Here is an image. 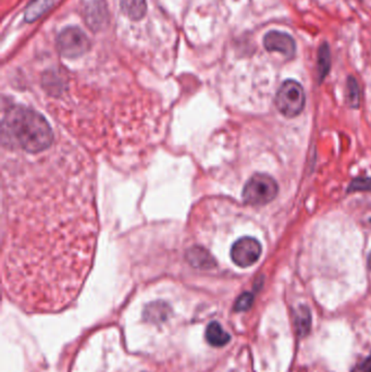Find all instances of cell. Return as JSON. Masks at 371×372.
<instances>
[{
	"label": "cell",
	"mask_w": 371,
	"mask_h": 372,
	"mask_svg": "<svg viewBox=\"0 0 371 372\" xmlns=\"http://www.w3.org/2000/svg\"><path fill=\"white\" fill-rule=\"evenodd\" d=\"M47 151L19 169L3 160L4 261L11 275L44 273L61 263L86 268L92 261L97 230L92 194L70 195L90 184L67 186L70 180L53 169L56 153Z\"/></svg>",
	"instance_id": "1"
},
{
	"label": "cell",
	"mask_w": 371,
	"mask_h": 372,
	"mask_svg": "<svg viewBox=\"0 0 371 372\" xmlns=\"http://www.w3.org/2000/svg\"><path fill=\"white\" fill-rule=\"evenodd\" d=\"M3 145L19 151L39 153L54 145L50 125L36 110L20 105L4 108Z\"/></svg>",
	"instance_id": "2"
},
{
	"label": "cell",
	"mask_w": 371,
	"mask_h": 372,
	"mask_svg": "<svg viewBox=\"0 0 371 372\" xmlns=\"http://www.w3.org/2000/svg\"><path fill=\"white\" fill-rule=\"evenodd\" d=\"M279 185L270 175L257 173L246 182L243 188V200L252 206L269 204L277 198Z\"/></svg>",
	"instance_id": "3"
},
{
	"label": "cell",
	"mask_w": 371,
	"mask_h": 372,
	"mask_svg": "<svg viewBox=\"0 0 371 372\" xmlns=\"http://www.w3.org/2000/svg\"><path fill=\"white\" fill-rule=\"evenodd\" d=\"M305 92L303 86L294 80H286L276 95V106L286 118H295L305 107Z\"/></svg>",
	"instance_id": "4"
},
{
	"label": "cell",
	"mask_w": 371,
	"mask_h": 372,
	"mask_svg": "<svg viewBox=\"0 0 371 372\" xmlns=\"http://www.w3.org/2000/svg\"><path fill=\"white\" fill-rule=\"evenodd\" d=\"M92 47L88 35L80 27L63 29L57 37V49L65 58L76 59L86 55Z\"/></svg>",
	"instance_id": "5"
},
{
	"label": "cell",
	"mask_w": 371,
	"mask_h": 372,
	"mask_svg": "<svg viewBox=\"0 0 371 372\" xmlns=\"http://www.w3.org/2000/svg\"><path fill=\"white\" fill-rule=\"evenodd\" d=\"M262 253V244L259 241L254 237L245 236L233 244L230 255L233 263H236L238 267L248 268L255 265L259 261Z\"/></svg>",
	"instance_id": "6"
},
{
	"label": "cell",
	"mask_w": 371,
	"mask_h": 372,
	"mask_svg": "<svg viewBox=\"0 0 371 372\" xmlns=\"http://www.w3.org/2000/svg\"><path fill=\"white\" fill-rule=\"evenodd\" d=\"M264 46L268 51H276L286 58H293L296 51L295 41L291 35L280 31H270L264 37Z\"/></svg>",
	"instance_id": "7"
},
{
	"label": "cell",
	"mask_w": 371,
	"mask_h": 372,
	"mask_svg": "<svg viewBox=\"0 0 371 372\" xmlns=\"http://www.w3.org/2000/svg\"><path fill=\"white\" fill-rule=\"evenodd\" d=\"M84 20L94 32L104 29L109 21V10L106 0H93L88 3L84 9Z\"/></svg>",
	"instance_id": "8"
},
{
	"label": "cell",
	"mask_w": 371,
	"mask_h": 372,
	"mask_svg": "<svg viewBox=\"0 0 371 372\" xmlns=\"http://www.w3.org/2000/svg\"><path fill=\"white\" fill-rule=\"evenodd\" d=\"M120 7L123 15L132 21H140L147 13L146 0H121Z\"/></svg>",
	"instance_id": "9"
},
{
	"label": "cell",
	"mask_w": 371,
	"mask_h": 372,
	"mask_svg": "<svg viewBox=\"0 0 371 372\" xmlns=\"http://www.w3.org/2000/svg\"><path fill=\"white\" fill-rule=\"evenodd\" d=\"M57 0H32L25 13V22L33 23L53 8Z\"/></svg>",
	"instance_id": "10"
},
{
	"label": "cell",
	"mask_w": 371,
	"mask_h": 372,
	"mask_svg": "<svg viewBox=\"0 0 371 372\" xmlns=\"http://www.w3.org/2000/svg\"><path fill=\"white\" fill-rule=\"evenodd\" d=\"M206 338L207 342L211 346L222 347V346L227 345L230 342L231 336L230 334L227 333L220 324L213 322L207 326Z\"/></svg>",
	"instance_id": "11"
},
{
	"label": "cell",
	"mask_w": 371,
	"mask_h": 372,
	"mask_svg": "<svg viewBox=\"0 0 371 372\" xmlns=\"http://www.w3.org/2000/svg\"><path fill=\"white\" fill-rule=\"evenodd\" d=\"M187 259L194 267L199 269H210L216 265L214 258L204 248L194 247L187 254Z\"/></svg>",
	"instance_id": "12"
},
{
	"label": "cell",
	"mask_w": 371,
	"mask_h": 372,
	"mask_svg": "<svg viewBox=\"0 0 371 372\" xmlns=\"http://www.w3.org/2000/svg\"><path fill=\"white\" fill-rule=\"evenodd\" d=\"M331 67V55L330 48L327 43L321 45L318 50V74H319V80L323 81V78L329 74Z\"/></svg>",
	"instance_id": "13"
},
{
	"label": "cell",
	"mask_w": 371,
	"mask_h": 372,
	"mask_svg": "<svg viewBox=\"0 0 371 372\" xmlns=\"http://www.w3.org/2000/svg\"><path fill=\"white\" fill-rule=\"evenodd\" d=\"M295 324L299 336H305L311 330V317L309 309L306 306H299L296 312Z\"/></svg>",
	"instance_id": "14"
},
{
	"label": "cell",
	"mask_w": 371,
	"mask_h": 372,
	"mask_svg": "<svg viewBox=\"0 0 371 372\" xmlns=\"http://www.w3.org/2000/svg\"><path fill=\"white\" fill-rule=\"evenodd\" d=\"M346 98L351 107L356 109L360 105V90H359L357 81L353 76H349V80H347Z\"/></svg>",
	"instance_id": "15"
},
{
	"label": "cell",
	"mask_w": 371,
	"mask_h": 372,
	"mask_svg": "<svg viewBox=\"0 0 371 372\" xmlns=\"http://www.w3.org/2000/svg\"><path fill=\"white\" fill-rule=\"evenodd\" d=\"M254 303V296L252 293H243L238 299H236V305H234V310L236 312H246L252 307Z\"/></svg>",
	"instance_id": "16"
},
{
	"label": "cell",
	"mask_w": 371,
	"mask_h": 372,
	"mask_svg": "<svg viewBox=\"0 0 371 372\" xmlns=\"http://www.w3.org/2000/svg\"><path fill=\"white\" fill-rule=\"evenodd\" d=\"M357 191H371V178L355 179L349 186V192H357Z\"/></svg>",
	"instance_id": "17"
},
{
	"label": "cell",
	"mask_w": 371,
	"mask_h": 372,
	"mask_svg": "<svg viewBox=\"0 0 371 372\" xmlns=\"http://www.w3.org/2000/svg\"><path fill=\"white\" fill-rule=\"evenodd\" d=\"M352 372H371V356L357 364Z\"/></svg>",
	"instance_id": "18"
},
{
	"label": "cell",
	"mask_w": 371,
	"mask_h": 372,
	"mask_svg": "<svg viewBox=\"0 0 371 372\" xmlns=\"http://www.w3.org/2000/svg\"><path fill=\"white\" fill-rule=\"evenodd\" d=\"M368 266H369V269H370V270H371V253L369 254Z\"/></svg>",
	"instance_id": "19"
}]
</instances>
